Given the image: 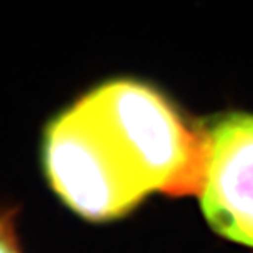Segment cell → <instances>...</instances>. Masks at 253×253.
<instances>
[{"instance_id": "6da1fadb", "label": "cell", "mask_w": 253, "mask_h": 253, "mask_svg": "<svg viewBox=\"0 0 253 253\" xmlns=\"http://www.w3.org/2000/svg\"><path fill=\"white\" fill-rule=\"evenodd\" d=\"M42 158L59 199L85 220L105 222L151 192L197 194L202 138L151 85L114 79L46 125Z\"/></svg>"}, {"instance_id": "7a4b0ae2", "label": "cell", "mask_w": 253, "mask_h": 253, "mask_svg": "<svg viewBox=\"0 0 253 253\" xmlns=\"http://www.w3.org/2000/svg\"><path fill=\"white\" fill-rule=\"evenodd\" d=\"M201 138L202 214L224 239L253 249V115L212 119Z\"/></svg>"}, {"instance_id": "3957f363", "label": "cell", "mask_w": 253, "mask_h": 253, "mask_svg": "<svg viewBox=\"0 0 253 253\" xmlns=\"http://www.w3.org/2000/svg\"><path fill=\"white\" fill-rule=\"evenodd\" d=\"M0 253H22L13 224L0 214Z\"/></svg>"}]
</instances>
